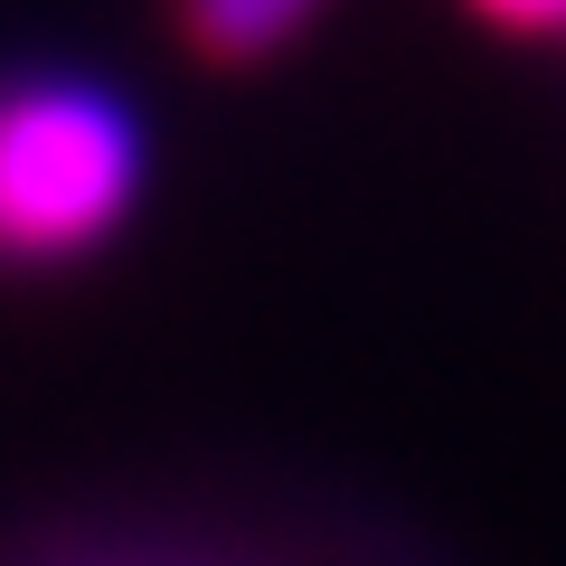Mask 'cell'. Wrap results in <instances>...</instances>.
I'll return each mask as SVG.
<instances>
[{"instance_id":"1","label":"cell","mask_w":566,"mask_h":566,"mask_svg":"<svg viewBox=\"0 0 566 566\" xmlns=\"http://www.w3.org/2000/svg\"><path fill=\"white\" fill-rule=\"evenodd\" d=\"M151 189L142 114L85 76H0V274H76Z\"/></svg>"},{"instance_id":"2","label":"cell","mask_w":566,"mask_h":566,"mask_svg":"<svg viewBox=\"0 0 566 566\" xmlns=\"http://www.w3.org/2000/svg\"><path fill=\"white\" fill-rule=\"evenodd\" d=\"M322 10L331 0H170V39L218 76H255V66L293 57Z\"/></svg>"},{"instance_id":"3","label":"cell","mask_w":566,"mask_h":566,"mask_svg":"<svg viewBox=\"0 0 566 566\" xmlns=\"http://www.w3.org/2000/svg\"><path fill=\"white\" fill-rule=\"evenodd\" d=\"M482 39L501 48H547V57H566V0H453Z\"/></svg>"}]
</instances>
